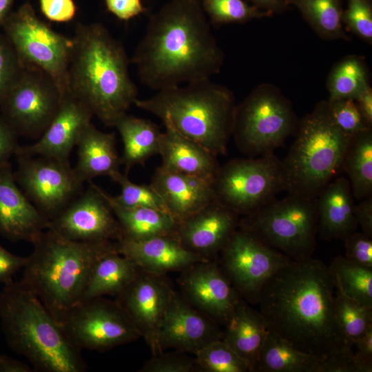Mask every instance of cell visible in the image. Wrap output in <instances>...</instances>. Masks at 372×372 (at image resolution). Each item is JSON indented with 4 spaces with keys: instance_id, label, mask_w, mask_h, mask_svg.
Wrapping results in <instances>:
<instances>
[{
    "instance_id": "1",
    "label": "cell",
    "mask_w": 372,
    "mask_h": 372,
    "mask_svg": "<svg viewBox=\"0 0 372 372\" xmlns=\"http://www.w3.org/2000/svg\"><path fill=\"white\" fill-rule=\"evenodd\" d=\"M335 290L328 266L311 257L274 273L256 304L269 331L322 361L353 350L335 318Z\"/></svg>"
},
{
    "instance_id": "3",
    "label": "cell",
    "mask_w": 372,
    "mask_h": 372,
    "mask_svg": "<svg viewBox=\"0 0 372 372\" xmlns=\"http://www.w3.org/2000/svg\"><path fill=\"white\" fill-rule=\"evenodd\" d=\"M72 41L67 91L106 126H114L138 99L125 50L99 23H78Z\"/></svg>"
},
{
    "instance_id": "14",
    "label": "cell",
    "mask_w": 372,
    "mask_h": 372,
    "mask_svg": "<svg viewBox=\"0 0 372 372\" xmlns=\"http://www.w3.org/2000/svg\"><path fill=\"white\" fill-rule=\"evenodd\" d=\"M220 254L219 266L239 296L257 304L269 278L291 260L252 234L238 228Z\"/></svg>"
},
{
    "instance_id": "29",
    "label": "cell",
    "mask_w": 372,
    "mask_h": 372,
    "mask_svg": "<svg viewBox=\"0 0 372 372\" xmlns=\"http://www.w3.org/2000/svg\"><path fill=\"white\" fill-rule=\"evenodd\" d=\"M98 187L119 223L123 235L121 239L141 240L176 233L178 223L168 212L148 207L120 205L113 196L99 186Z\"/></svg>"
},
{
    "instance_id": "10",
    "label": "cell",
    "mask_w": 372,
    "mask_h": 372,
    "mask_svg": "<svg viewBox=\"0 0 372 372\" xmlns=\"http://www.w3.org/2000/svg\"><path fill=\"white\" fill-rule=\"evenodd\" d=\"M1 30L24 68L43 71L63 94L67 92L72 38L55 32L42 21L30 3L11 12Z\"/></svg>"
},
{
    "instance_id": "57",
    "label": "cell",
    "mask_w": 372,
    "mask_h": 372,
    "mask_svg": "<svg viewBox=\"0 0 372 372\" xmlns=\"http://www.w3.org/2000/svg\"><path fill=\"white\" fill-rule=\"evenodd\" d=\"M199 1H201V0H199Z\"/></svg>"
},
{
    "instance_id": "2",
    "label": "cell",
    "mask_w": 372,
    "mask_h": 372,
    "mask_svg": "<svg viewBox=\"0 0 372 372\" xmlns=\"http://www.w3.org/2000/svg\"><path fill=\"white\" fill-rule=\"evenodd\" d=\"M224 54L199 0H171L152 14L130 62L141 81L159 91L210 80Z\"/></svg>"
},
{
    "instance_id": "15",
    "label": "cell",
    "mask_w": 372,
    "mask_h": 372,
    "mask_svg": "<svg viewBox=\"0 0 372 372\" xmlns=\"http://www.w3.org/2000/svg\"><path fill=\"white\" fill-rule=\"evenodd\" d=\"M16 158L15 181L48 221L84 189L70 162L42 156Z\"/></svg>"
},
{
    "instance_id": "9",
    "label": "cell",
    "mask_w": 372,
    "mask_h": 372,
    "mask_svg": "<svg viewBox=\"0 0 372 372\" xmlns=\"http://www.w3.org/2000/svg\"><path fill=\"white\" fill-rule=\"evenodd\" d=\"M298 124L288 99L276 86L263 83L236 105L232 136L242 153L262 156L273 154Z\"/></svg>"
},
{
    "instance_id": "11",
    "label": "cell",
    "mask_w": 372,
    "mask_h": 372,
    "mask_svg": "<svg viewBox=\"0 0 372 372\" xmlns=\"http://www.w3.org/2000/svg\"><path fill=\"white\" fill-rule=\"evenodd\" d=\"M211 185L218 202L245 216L283 191L282 163L274 154L233 159L220 166Z\"/></svg>"
},
{
    "instance_id": "19",
    "label": "cell",
    "mask_w": 372,
    "mask_h": 372,
    "mask_svg": "<svg viewBox=\"0 0 372 372\" xmlns=\"http://www.w3.org/2000/svg\"><path fill=\"white\" fill-rule=\"evenodd\" d=\"M218 322L191 305L175 291L158 337L160 353L167 349L195 354L206 344L221 339Z\"/></svg>"
},
{
    "instance_id": "5",
    "label": "cell",
    "mask_w": 372,
    "mask_h": 372,
    "mask_svg": "<svg viewBox=\"0 0 372 372\" xmlns=\"http://www.w3.org/2000/svg\"><path fill=\"white\" fill-rule=\"evenodd\" d=\"M0 320L10 348L24 356L34 371H87L81 349L70 341L45 306L21 281L4 285Z\"/></svg>"
},
{
    "instance_id": "18",
    "label": "cell",
    "mask_w": 372,
    "mask_h": 372,
    "mask_svg": "<svg viewBox=\"0 0 372 372\" xmlns=\"http://www.w3.org/2000/svg\"><path fill=\"white\" fill-rule=\"evenodd\" d=\"M178 283L183 298L194 308L225 325L241 298L221 270L209 259L181 271Z\"/></svg>"
},
{
    "instance_id": "23",
    "label": "cell",
    "mask_w": 372,
    "mask_h": 372,
    "mask_svg": "<svg viewBox=\"0 0 372 372\" xmlns=\"http://www.w3.org/2000/svg\"><path fill=\"white\" fill-rule=\"evenodd\" d=\"M117 251L130 259L138 270L158 275L185 269L207 259L185 248L176 233L141 240L121 239Z\"/></svg>"
},
{
    "instance_id": "30",
    "label": "cell",
    "mask_w": 372,
    "mask_h": 372,
    "mask_svg": "<svg viewBox=\"0 0 372 372\" xmlns=\"http://www.w3.org/2000/svg\"><path fill=\"white\" fill-rule=\"evenodd\" d=\"M138 271L134 262L117 250L105 254L94 265L81 301L118 296L132 282Z\"/></svg>"
},
{
    "instance_id": "21",
    "label": "cell",
    "mask_w": 372,
    "mask_h": 372,
    "mask_svg": "<svg viewBox=\"0 0 372 372\" xmlns=\"http://www.w3.org/2000/svg\"><path fill=\"white\" fill-rule=\"evenodd\" d=\"M239 216L215 199L178 222L176 234L185 248L213 259L238 228Z\"/></svg>"
},
{
    "instance_id": "50",
    "label": "cell",
    "mask_w": 372,
    "mask_h": 372,
    "mask_svg": "<svg viewBox=\"0 0 372 372\" xmlns=\"http://www.w3.org/2000/svg\"><path fill=\"white\" fill-rule=\"evenodd\" d=\"M17 135L0 116V167L9 164L19 146Z\"/></svg>"
},
{
    "instance_id": "32",
    "label": "cell",
    "mask_w": 372,
    "mask_h": 372,
    "mask_svg": "<svg viewBox=\"0 0 372 372\" xmlns=\"http://www.w3.org/2000/svg\"><path fill=\"white\" fill-rule=\"evenodd\" d=\"M320 360L269 331L254 372H318Z\"/></svg>"
},
{
    "instance_id": "39",
    "label": "cell",
    "mask_w": 372,
    "mask_h": 372,
    "mask_svg": "<svg viewBox=\"0 0 372 372\" xmlns=\"http://www.w3.org/2000/svg\"><path fill=\"white\" fill-rule=\"evenodd\" d=\"M200 3L205 13L216 24L245 23L272 15L246 0H201Z\"/></svg>"
},
{
    "instance_id": "20",
    "label": "cell",
    "mask_w": 372,
    "mask_h": 372,
    "mask_svg": "<svg viewBox=\"0 0 372 372\" xmlns=\"http://www.w3.org/2000/svg\"><path fill=\"white\" fill-rule=\"evenodd\" d=\"M93 116L84 102L67 91L56 115L42 135L34 143L19 145L14 155L42 156L70 162L72 149Z\"/></svg>"
},
{
    "instance_id": "49",
    "label": "cell",
    "mask_w": 372,
    "mask_h": 372,
    "mask_svg": "<svg viewBox=\"0 0 372 372\" xmlns=\"http://www.w3.org/2000/svg\"><path fill=\"white\" fill-rule=\"evenodd\" d=\"M28 257L14 255L0 245V282L4 285L13 280V277L23 269Z\"/></svg>"
},
{
    "instance_id": "56",
    "label": "cell",
    "mask_w": 372,
    "mask_h": 372,
    "mask_svg": "<svg viewBox=\"0 0 372 372\" xmlns=\"http://www.w3.org/2000/svg\"><path fill=\"white\" fill-rule=\"evenodd\" d=\"M14 0H0V32L6 19L11 12Z\"/></svg>"
},
{
    "instance_id": "42",
    "label": "cell",
    "mask_w": 372,
    "mask_h": 372,
    "mask_svg": "<svg viewBox=\"0 0 372 372\" xmlns=\"http://www.w3.org/2000/svg\"><path fill=\"white\" fill-rule=\"evenodd\" d=\"M342 20L349 30L371 43V0H347V7L343 10Z\"/></svg>"
},
{
    "instance_id": "55",
    "label": "cell",
    "mask_w": 372,
    "mask_h": 372,
    "mask_svg": "<svg viewBox=\"0 0 372 372\" xmlns=\"http://www.w3.org/2000/svg\"><path fill=\"white\" fill-rule=\"evenodd\" d=\"M251 2L256 8L270 12L272 14L280 12L288 6L285 0H246Z\"/></svg>"
},
{
    "instance_id": "40",
    "label": "cell",
    "mask_w": 372,
    "mask_h": 372,
    "mask_svg": "<svg viewBox=\"0 0 372 372\" xmlns=\"http://www.w3.org/2000/svg\"><path fill=\"white\" fill-rule=\"evenodd\" d=\"M112 180L121 187L120 194L113 196L120 205L148 207L168 212L163 198L151 185H139L132 182L127 172H120Z\"/></svg>"
},
{
    "instance_id": "7",
    "label": "cell",
    "mask_w": 372,
    "mask_h": 372,
    "mask_svg": "<svg viewBox=\"0 0 372 372\" xmlns=\"http://www.w3.org/2000/svg\"><path fill=\"white\" fill-rule=\"evenodd\" d=\"M351 138L333 123L327 101L318 103L298 122L296 139L281 161L283 191L316 198L343 170Z\"/></svg>"
},
{
    "instance_id": "54",
    "label": "cell",
    "mask_w": 372,
    "mask_h": 372,
    "mask_svg": "<svg viewBox=\"0 0 372 372\" xmlns=\"http://www.w3.org/2000/svg\"><path fill=\"white\" fill-rule=\"evenodd\" d=\"M27 364L4 355H0V372H32Z\"/></svg>"
},
{
    "instance_id": "13",
    "label": "cell",
    "mask_w": 372,
    "mask_h": 372,
    "mask_svg": "<svg viewBox=\"0 0 372 372\" xmlns=\"http://www.w3.org/2000/svg\"><path fill=\"white\" fill-rule=\"evenodd\" d=\"M63 94L47 74L24 68L0 105L1 116L17 136L38 139L56 115Z\"/></svg>"
},
{
    "instance_id": "53",
    "label": "cell",
    "mask_w": 372,
    "mask_h": 372,
    "mask_svg": "<svg viewBox=\"0 0 372 372\" xmlns=\"http://www.w3.org/2000/svg\"><path fill=\"white\" fill-rule=\"evenodd\" d=\"M366 123L372 127V89L369 85L354 99Z\"/></svg>"
},
{
    "instance_id": "52",
    "label": "cell",
    "mask_w": 372,
    "mask_h": 372,
    "mask_svg": "<svg viewBox=\"0 0 372 372\" xmlns=\"http://www.w3.org/2000/svg\"><path fill=\"white\" fill-rule=\"evenodd\" d=\"M354 205V214L362 233L372 238V196Z\"/></svg>"
},
{
    "instance_id": "37",
    "label": "cell",
    "mask_w": 372,
    "mask_h": 372,
    "mask_svg": "<svg viewBox=\"0 0 372 372\" xmlns=\"http://www.w3.org/2000/svg\"><path fill=\"white\" fill-rule=\"evenodd\" d=\"M335 313L345 340L352 347L362 335L372 328V308L347 298L337 290Z\"/></svg>"
},
{
    "instance_id": "34",
    "label": "cell",
    "mask_w": 372,
    "mask_h": 372,
    "mask_svg": "<svg viewBox=\"0 0 372 372\" xmlns=\"http://www.w3.org/2000/svg\"><path fill=\"white\" fill-rule=\"evenodd\" d=\"M293 6L317 34L327 40H349L342 20V0H285Z\"/></svg>"
},
{
    "instance_id": "44",
    "label": "cell",
    "mask_w": 372,
    "mask_h": 372,
    "mask_svg": "<svg viewBox=\"0 0 372 372\" xmlns=\"http://www.w3.org/2000/svg\"><path fill=\"white\" fill-rule=\"evenodd\" d=\"M198 369L195 358L182 353H164L153 355L142 367V372H192Z\"/></svg>"
},
{
    "instance_id": "25",
    "label": "cell",
    "mask_w": 372,
    "mask_h": 372,
    "mask_svg": "<svg viewBox=\"0 0 372 372\" xmlns=\"http://www.w3.org/2000/svg\"><path fill=\"white\" fill-rule=\"evenodd\" d=\"M161 120L165 131L162 132L160 141L161 166L212 183L220 167L216 156L178 132L167 116Z\"/></svg>"
},
{
    "instance_id": "12",
    "label": "cell",
    "mask_w": 372,
    "mask_h": 372,
    "mask_svg": "<svg viewBox=\"0 0 372 372\" xmlns=\"http://www.w3.org/2000/svg\"><path fill=\"white\" fill-rule=\"evenodd\" d=\"M59 324L70 341L81 350L104 351L141 338L117 301L104 297L79 302Z\"/></svg>"
},
{
    "instance_id": "8",
    "label": "cell",
    "mask_w": 372,
    "mask_h": 372,
    "mask_svg": "<svg viewBox=\"0 0 372 372\" xmlns=\"http://www.w3.org/2000/svg\"><path fill=\"white\" fill-rule=\"evenodd\" d=\"M238 228L295 261L311 257L316 247V198L288 194L273 198L253 213L242 216Z\"/></svg>"
},
{
    "instance_id": "48",
    "label": "cell",
    "mask_w": 372,
    "mask_h": 372,
    "mask_svg": "<svg viewBox=\"0 0 372 372\" xmlns=\"http://www.w3.org/2000/svg\"><path fill=\"white\" fill-rule=\"evenodd\" d=\"M107 9L120 20L128 21L145 12L142 0H105Z\"/></svg>"
},
{
    "instance_id": "45",
    "label": "cell",
    "mask_w": 372,
    "mask_h": 372,
    "mask_svg": "<svg viewBox=\"0 0 372 372\" xmlns=\"http://www.w3.org/2000/svg\"><path fill=\"white\" fill-rule=\"evenodd\" d=\"M346 258L353 263L372 269V238L356 231L344 240Z\"/></svg>"
},
{
    "instance_id": "26",
    "label": "cell",
    "mask_w": 372,
    "mask_h": 372,
    "mask_svg": "<svg viewBox=\"0 0 372 372\" xmlns=\"http://www.w3.org/2000/svg\"><path fill=\"white\" fill-rule=\"evenodd\" d=\"M318 236L324 240H344L356 231L354 202L349 179L338 176L317 196Z\"/></svg>"
},
{
    "instance_id": "16",
    "label": "cell",
    "mask_w": 372,
    "mask_h": 372,
    "mask_svg": "<svg viewBox=\"0 0 372 372\" xmlns=\"http://www.w3.org/2000/svg\"><path fill=\"white\" fill-rule=\"evenodd\" d=\"M87 187L55 217L48 229L81 242L120 240L122 231L109 203L92 180Z\"/></svg>"
},
{
    "instance_id": "33",
    "label": "cell",
    "mask_w": 372,
    "mask_h": 372,
    "mask_svg": "<svg viewBox=\"0 0 372 372\" xmlns=\"http://www.w3.org/2000/svg\"><path fill=\"white\" fill-rule=\"evenodd\" d=\"M343 170L349 176L353 198L372 196V129L353 136L347 148Z\"/></svg>"
},
{
    "instance_id": "6",
    "label": "cell",
    "mask_w": 372,
    "mask_h": 372,
    "mask_svg": "<svg viewBox=\"0 0 372 372\" xmlns=\"http://www.w3.org/2000/svg\"><path fill=\"white\" fill-rule=\"evenodd\" d=\"M134 105L161 119L167 116L178 132L214 156L226 154L237 105L227 87L198 81L157 91Z\"/></svg>"
},
{
    "instance_id": "28",
    "label": "cell",
    "mask_w": 372,
    "mask_h": 372,
    "mask_svg": "<svg viewBox=\"0 0 372 372\" xmlns=\"http://www.w3.org/2000/svg\"><path fill=\"white\" fill-rule=\"evenodd\" d=\"M225 326L222 340L249 364L250 372H254L269 332L265 318L240 298Z\"/></svg>"
},
{
    "instance_id": "47",
    "label": "cell",
    "mask_w": 372,
    "mask_h": 372,
    "mask_svg": "<svg viewBox=\"0 0 372 372\" xmlns=\"http://www.w3.org/2000/svg\"><path fill=\"white\" fill-rule=\"evenodd\" d=\"M318 372H362L355 360L353 351L334 355L320 361Z\"/></svg>"
},
{
    "instance_id": "17",
    "label": "cell",
    "mask_w": 372,
    "mask_h": 372,
    "mask_svg": "<svg viewBox=\"0 0 372 372\" xmlns=\"http://www.w3.org/2000/svg\"><path fill=\"white\" fill-rule=\"evenodd\" d=\"M174 291L164 275L138 270L132 282L116 296L153 355L160 353L158 332Z\"/></svg>"
},
{
    "instance_id": "35",
    "label": "cell",
    "mask_w": 372,
    "mask_h": 372,
    "mask_svg": "<svg viewBox=\"0 0 372 372\" xmlns=\"http://www.w3.org/2000/svg\"><path fill=\"white\" fill-rule=\"evenodd\" d=\"M328 269L335 290L372 308V269L353 263L344 256L335 258Z\"/></svg>"
},
{
    "instance_id": "36",
    "label": "cell",
    "mask_w": 372,
    "mask_h": 372,
    "mask_svg": "<svg viewBox=\"0 0 372 372\" xmlns=\"http://www.w3.org/2000/svg\"><path fill=\"white\" fill-rule=\"evenodd\" d=\"M369 71L364 59L349 55L337 63L328 76V100L352 99L369 86Z\"/></svg>"
},
{
    "instance_id": "22",
    "label": "cell",
    "mask_w": 372,
    "mask_h": 372,
    "mask_svg": "<svg viewBox=\"0 0 372 372\" xmlns=\"http://www.w3.org/2000/svg\"><path fill=\"white\" fill-rule=\"evenodd\" d=\"M48 222L15 181L10 163L1 167L0 234L12 242L33 244Z\"/></svg>"
},
{
    "instance_id": "51",
    "label": "cell",
    "mask_w": 372,
    "mask_h": 372,
    "mask_svg": "<svg viewBox=\"0 0 372 372\" xmlns=\"http://www.w3.org/2000/svg\"><path fill=\"white\" fill-rule=\"evenodd\" d=\"M355 360L362 372L372 371V328L369 329L355 343Z\"/></svg>"
},
{
    "instance_id": "27",
    "label": "cell",
    "mask_w": 372,
    "mask_h": 372,
    "mask_svg": "<svg viewBox=\"0 0 372 372\" xmlns=\"http://www.w3.org/2000/svg\"><path fill=\"white\" fill-rule=\"evenodd\" d=\"M116 134L103 132L92 122L82 132L76 143L78 160L73 167L83 183L99 176L112 179L122 165L116 147Z\"/></svg>"
},
{
    "instance_id": "4",
    "label": "cell",
    "mask_w": 372,
    "mask_h": 372,
    "mask_svg": "<svg viewBox=\"0 0 372 372\" xmlns=\"http://www.w3.org/2000/svg\"><path fill=\"white\" fill-rule=\"evenodd\" d=\"M21 282L32 291L59 323L79 303L92 270L105 254L117 250L116 242H81L47 229L32 244Z\"/></svg>"
},
{
    "instance_id": "41",
    "label": "cell",
    "mask_w": 372,
    "mask_h": 372,
    "mask_svg": "<svg viewBox=\"0 0 372 372\" xmlns=\"http://www.w3.org/2000/svg\"><path fill=\"white\" fill-rule=\"evenodd\" d=\"M327 102L332 121L349 136L353 137L371 128L364 121L353 99H338Z\"/></svg>"
},
{
    "instance_id": "24",
    "label": "cell",
    "mask_w": 372,
    "mask_h": 372,
    "mask_svg": "<svg viewBox=\"0 0 372 372\" xmlns=\"http://www.w3.org/2000/svg\"><path fill=\"white\" fill-rule=\"evenodd\" d=\"M212 183L200 177L158 167L150 185L177 223L216 199Z\"/></svg>"
},
{
    "instance_id": "46",
    "label": "cell",
    "mask_w": 372,
    "mask_h": 372,
    "mask_svg": "<svg viewBox=\"0 0 372 372\" xmlns=\"http://www.w3.org/2000/svg\"><path fill=\"white\" fill-rule=\"evenodd\" d=\"M39 4L43 14L54 22L70 21L76 12L74 0H39Z\"/></svg>"
},
{
    "instance_id": "43",
    "label": "cell",
    "mask_w": 372,
    "mask_h": 372,
    "mask_svg": "<svg viewBox=\"0 0 372 372\" xmlns=\"http://www.w3.org/2000/svg\"><path fill=\"white\" fill-rule=\"evenodd\" d=\"M23 69L11 43L5 34L0 32V105Z\"/></svg>"
},
{
    "instance_id": "38",
    "label": "cell",
    "mask_w": 372,
    "mask_h": 372,
    "mask_svg": "<svg viewBox=\"0 0 372 372\" xmlns=\"http://www.w3.org/2000/svg\"><path fill=\"white\" fill-rule=\"evenodd\" d=\"M198 369L206 372H250L249 364L222 338L214 340L195 354Z\"/></svg>"
},
{
    "instance_id": "31",
    "label": "cell",
    "mask_w": 372,
    "mask_h": 372,
    "mask_svg": "<svg viewBox=\"0 0 372 372\" xmlns=\"http://www.w3.org/2000/svg\"><path fill=\"white\" fill-rule=\"evenodd\" d=\"M114 127L122 138L123 152L121 158L126 172L133 166L143 165L148 158L159 154L162 132L152 121L125 114Z\"/></svg>"
}]
</instances>
